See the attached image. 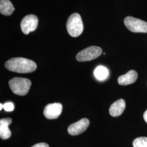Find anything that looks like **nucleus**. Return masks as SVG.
Returning a JSON list of instances; mask_svg holds the SVG:
<instances>
[{
	"mask_svg": "<svg viewBox=\"0 0 147 147\" xmlns=\"http://www.w3.org/2000/svg\"><path fill=\"white\" fill-rule=\"evenodd\" d=\"M5 67L9 71L18 73H30L34 71L37 64L33 61L27 58H11L5 63Z\"/></svg>",
	"mask_w": 147,
	"mask_h": 147,
	"instance_id": "f257e3e1",
	"label": "nucleus"
},
{
	"mask_svg": "<svg viewBox=\"0 0 147 147\" xmlns=\"http://www.w3.org/2000/svg\"><path fill=\"white\" fill-rule=\"evenodd\" d=\"M67 29L71 37H79L82 34L84 31V24L79 14L74 13L69 17L67 22Z\"/></svg>",
	"mask_w": 147,
	"mask_h": 147,
	"instance_id": "f03ea898",
	"label": "nucleus"
},
{
	"mask_svg": "<svg viewBox=\"0 0 147 147\" xmlns=\"http://www.w3.org/2000/svg\"><path fill=\"white\" fill-rule=\"evenodd\" d=\"M9 85L14 93L24 96L27 94L30 89L31 81L26 78H14L9 81Z\"/></svg>",
	"mask_w": 147,
	"mask_h": 147,
	"instance_id": "7ed1b4c3",
	"label": "nucleus"
},
{
	"mask_svg": "<svg viewBox=\"0 0 147 147\" xmlns=\"http://www.w3.org/2000/svg\"><path fill=\"white\" fill-rule=\"evenodd\" d=\"M126 28L135 33H147V22L132 16H127L124 19Z\"/></svg>",
	"mask_w": 147,
	"mask_h": 147,
	"instance_id": "20e7f679",
	"label": "nucleus"
},
{
	"mask_svg": "<svg viewBox=\"0 0 147 147\" xmlns=\"http://www.w3.org/2000/svg\"><path fill=\"white\" fill-rule=\"evenodd\" d=\"M102 52L101 47L92 46L79 52L76 55V58L79 62L89 61L99 57Z\"/></svg>",
	"mask_w": 147,
	"mask_h": 147,
	"instance_id": "39448f33",
	"label": "nucleus"
},
{
	"mask_svg": "<svg viewBox=\"0 0 147 147\" xmlns=\"http://www.w3.org/2000/svg\"><path fill=\"white\" fill-rule=\"evenodd\" d=\"M38 19L35 15L30 14L25 16L21 22V28L25 34H28L31 32L34 31L38 26Z\"/></svg>",
	"mask_w": 147,
	"mask_h": 147,
	"instance_id": "423d86ee",
	"label": "nucleus"
},
{
	"mask_svg": "<svg viewBox=\"0 0 147 147\" xmlns=\"http://www.w3.org/2000/svg\"><path fill=\"white\" fill-rule=\"evenodd\" d=\"M62 109V105L60 103L49 104L44 108L43 113L44 116L49 119H57L61 115Z\"/></svg>",
	"mask_w": 147,
	"mask_h": 147,
	"instance_id": "0eeeda50",
	"label": "nucleus"
},
{
	"mask_svg": "<svg viewBox=\"0 0 147 147\" xmlns=\"http://www.w3.org/2000/svg\"><path fill=\"white\" fill-rule=\"evenodd\" d=\"M89 125V120L87 118H82L69 126L68 132L72 136L78 135L85 131Z\"/></svg>",
	"mask_w": 147,
	"mask_h": 147,
	"instance_id": "6e6552de",
	"label": "nucleus"
},
{
	"mask_svg": "<svg viewBox=\"0 0 147 147\" xmlns=\"http://www.w3.org/2000/svg\"><path fill=\"white\" fill-rule=\"evenodd\" d=\"M12 120L10 118H2L0 120V137L2 140H7L10 138L11 132L9 129Z\"/></svg>",
	"mask_w": 147,
	"mask_h": 147,
	"instance_id": "1a4fd4ad",
	"label": "nucleus"
},
{
	"mask_svg": "<svg viewBox=\"0 0 147 147\" xmlns=\"http://www.w3.org/2000/svg\"><path fill=\"white\" fill-rule=\"evenodd\" d=\"M137 78V73L135 70H131L125 74L120 76L118 79V82L121 86H126L134 84L136 81Z\"/></svg>",
	"mask_w": 147,
	"mask_h": 147,
	"instance_id": "9d476101",
	"label": "nucleus"
},
{
	"mask_svg": "<svg viewBox=\"0 0 147 147\" xmlns=\"http://www.w3.org/2000/svg\"><path fill=\"white\" fill-rule=\"evenodd\" d=\"M125 109V101L121 99L117 100L111 105L109 112L112 117L121 116Z\"/></svg>",
	"mask_w": 147,
	"mask_h": 147,
	"instance_id": "9b49d317",
	"label": "nucleus"
},
{
	"mask_svg": "<svg viewBox=\"0 0 147 147\" xmlns=\"http://www.w3.org/2000/svg\"><path fill=\"white\" fill-rule=\"evenodd\" d=\"M15 8L9 0H0V12L5 16H11Z\"/></svg>",
	"mask_w": 147,
	"mask_h": 147,
	"instance_id": "f8f14e48",
	"label": "nucleus"
},
{
	"mask_svg": "<svg viewBox=\"0 0 147 147\" xmlns=\"http://www.w3.org/2000/svg\"><path fill=\"white\" fill-rule=\"evenodd\" d=\"M95 77L99 81H104L109 76V70L105 67L100 65L96 67L94 71Z\"/></svg>",
	"mask_w": 147,
	"mask_h": 147,
	"instance_id": "ddd939ff",
	"label": "nucleus"
},
{
	"mask_svg": "<svg viewBox=\"0 0 147 147\" xmlns=\"http://www.w3.org/2000/svg\"><path fill=\"white\" fill-rule=\"evenodd\" d=\"M134 147H147V137H140L135 139L132 143Z\"/></svg>",
	"mask_w": 147,
	"mask_h": 147,
	"instance_id": "4468645a",
	"label": "nucleus"
},
{
	"mask_svg": "<svg viewBox=\"0 0 147 147\" xmlns=\"http://www.w3.org/2000/svg\"><path fill=\"white\" fill-rule=\"evenodd\" d=\"M3 109L5 111L11 112V111L14 110V104L11 102H5V104H3Z\"/></svg>",
	"mask_w": 147,
	"mask_h": 147,
	"instance_id": "2eb2a0df",
	"label": "nucleus"
},
{
	"mask_svg": "<svg viewBox=\"0 0 147 147\" xmlns=\"http://www.w3.org/2000/svg\"><path fill=\"white\" fill-rule=\"evenodd\" d=\"M32 147H49V146L46 143H39L34 144Z\"/></svg>",
	"mask_w": 147,
	"mask_h": 147,
	"instance_id": "dca6fc26",
	"label": "nucleus"
},
{
	"mask_svg": "<svg viewBox=\"0 0 147 147\" xmlns=\"http://www.w3.org/2000/svg\"><path fill=\"white\" fill-rule=\"evenodd\" d=\"M143 118L145 121L147 123V110L145 111V112L143 114Z\"/></svg>",
	"mask_w": 147,
	"mask_h": 147,
	"instance_id": "f3484780",
	"label": "nucleus"
},
{
	"mask_svg": "<svg viewBox=\"0 0 147 147\" xmlns=\"http://www.w3.org/2000/svg\"><path fill=\"white\" fill-rule=\"evenodd\" d=\"M2 108H3V105H2V104H0V110H1L2 109Z\"/></svg>",
	"mask_w": 147,
	"mask_h": 147,
	"instance_id": "a211bd4d",
	"label": "nucleus"
}]
</instances>
